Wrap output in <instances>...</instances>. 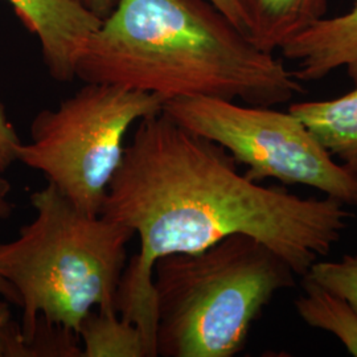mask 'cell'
Segmentation results:
<instances>
[{"instance_id": "ac0fdd59", "label": "cell", "mask_w": 357, "mask_h": 357, "mask_svg": "<svg viewBox=\"0 0 357 357\" xmlns=\"http://www.w3.org/2000/svg\"><path fill=\"white\" fill-rule=\"evenodd\" d=\"M73 1H76L77 4H79L82 8H85L86 11L93 13L103 22L110 13H113L118 0H73Z\"/></svg>"}, {"instance_id": "30bf717a", "label": "cell", "mask_w": 357, "mask_h": 357, "mask_svg": "<svg viewBox=\"0 0 357 357\" xmlns=\"http://www.w3.org/2000/svg\"><path fill=\"white\" fill-rule=\"evenodd\" d=\"M289 112L340 165L357 174V85L332 100L293 103Z\"/></svg>"}, {"instance_id": "7c38bea8", "label": "cell", "mask_w": 357, "mask_h": 357, "mask_svg": "<svg viewBox=\"0 0 357 357\" xmlns=\"http://www.w3.org/2000/svg\"><path fill=\"white\" fill-rule=\"evenodd\" d=\"M301 278L303 294L295 301L298 315L310 327L335 335L348 354L357 357L356 310L308 275Z\"/></svg>"}, {"instance_id": "5b68a950", "label": "cell", "mask_w": 357, "mask_h": 357, "mask_svg": "<svg viewBox=\"0 0 357 357\" xmlns=\"http://www.w3.org/2000/svg\"><path fill=\"white\" fill-rule=\"evenodd\" d=\"M56 109H44L17 162L40 172L85 215L100 216L134 123L163 110L165 98L110 84L84 82Z\"/></svg>"}, {"instance_id": "ba28073f", "label": "cell", "mask_w": 357, "mask_h": 357, "mask_svg": "<svg viewBox=\"0 0 357 357\" xmlns=\"http://www.w3.org/2000/svg\"><path fill=\"white\" fill-rule=\"evenodd\" d=\"M282 56L296 64L294 76L301 82L318 81L344 69L357 85V0L340 16L320 19L281 48Z\"/></svg>"}, {"instance_id": "6da1fadb", "label": "cell", "mask_w": 357, "mask_h": 357, "mask_svg": "<svg viewBox=\"0 0 357 357\" xmlns=\"http://www.w3.org/2000/svg\"><path fill=\"white\" fill-rule=\"evenodd\" d=\"M101 216L139 238L115 308L139 327L156 357L153 278L162 257L202 252L233 234H246L303 277L330 255L354 213L328 196L305 199L249 180L222 146L180 126L162 110L138 122Z\"/></svg>"}, {"instance_id": "8fae6325", "label": "cell", "mask_w": 357, "mask_h": 357, "mask_svg": "<svg viewBox=\"0 0 357 357\" xmlns=\"http://www.w3.org/2000/svg\"><path fill=\"white\" fill-rule=\"evenodd\" d=\"M81 357H153L139 327L115 310H93L82 319Z\"/></svg>"}, {"instance_id": "277c9868", "label": "cell", "mask_w": 357, "mask_h": 357, "mask_svg": "<svg viewBox=\"0 0 357 357\" xmlns=\"http://www.w3.org/2000/svg\"><path fill=\"white\" fill-rule=\"evenodd\" d=\"M291 266L265 243L233 234L153 266L156 356L233 357L273 298L296 284Z\"/></svg>"}, {"instance_id": "8992f818", "label": "cell", "mask_w": 357, "mask_h": 357, "mask_svg": "<svg viewBox=\"0 0 357 357\" xmlns=\"http://www.w3.org/2000/svg\"><path fill=\"white\" fill-rule=\"evenodd\" d=\"M163 113L180 126L222 146L243 175L306 185L347 206H357V174L333 159L299 118L271 106L212 97L168 100Z\"/></svg>"}, {"instance_id": "52a82bcc", "label": "cell", "mask_w": 357, "mask_h": 357, "mask_svg": "<svg viewBox=\"0 0 357 357\" xmlns=\"http://www.w3.org/2000/svg\"><path fill=\"white\" fill-rule=\"evenodd\" d=\"M26 29L38 38L52 78H76V66L102 20L73 0H7Z\"/></svg>"}, {"instance_id": "e0dca14e", "label": "cell", "mask_w": 357, "mask_h": 357, "mask_svg": "<svg viewBox=\"0 0 357 357\" xmlns=\"http://www.w3.org/2000/svg\"><path fill=\"white\" fill-rule=\"evenodd\" d=\"M209 1H212L221 13H225L234 26H238L243 32L246 33L245 16H243L240 0H209Z\"/></svg>"}, {"instance_id": "3957f363", "label": "cell", "mask_w": 357, "mask_h": 357, "mask_svg": "<svg viewBox=\"0 0 357 357\" xmlns=\"http://www.w3.org/2000/svg\"><path fill=\"white\" fill-rule=\"evenodd\" d=\"M35 217L0 243V277L19 295L22 331L36 342L40 321L77 336L90 311L115 310L132 230L77 209L52 184L32 192Z\"/></svg>"}, {"instance_id": "4fadbf2b", "label": "cell", "mask_w": 357, "mask_h": 357, "mask_svg": "<svg viewBox=\"0 0 357 357\" xmlns=\"http://www.w3.org/2000/svg\"><path fill=\"white\" fill-rule=\"evenodd\" d=\"M306 275L342 296L357 311V255H343L339 261L318 259Z\"/></svg>"}, {"instance_id": "5bb4252c", "label": "cell", "mask_w": 357, "mask_h": 357, "mask_svg": "<svg viewBox=\"0 0 357 357\" xmlns=\"http://www.w3.org/2000/svg\"><path fill=\"white\" fill-rule=\"evenodd\" d=\"M10 302L0 301V357H38V351L28 343L20 323L13 319Z\"/></svg>"}, {"instance_id": "7a4b0ae2", "label": "cell", "mask_w": 357, "mask_h": 357, "mask_svg": "<svg viewBox=\"0 0 357 357\" xmlns=\"http://www.w3.org/2000/svg\"><path fill=\"white\" fill-rule=\"evenodd\" d=\"M82 82L277 106L303 94L293 72L257 48L209 0H118L78 59Z\"/></svg>"}, {"instance_id": "9c48e42d", "label": "cell", "mask_w": 357, "mask_h": 357, "mask_svg": "<svg viewBox=\"0 0 357 357\" xmlns=\"http://www.w3.org/2000/svg\"><path fill=\"white\" fill-rule=\"evenodd\" d=\"M246 35L266 53L281 51L328 10V0H240Z\"/></svg>"}, {"instance_id": "2e32d148", "label": "cell", "mask_w": 357, "mask_h": 357, "mask_svg": "<svg viewBox=\"0 0 357 357\" xmlns=\"http://www.w3.org/2000/svg\"><path fill=\"white\" fill-rule=\"evenodd\" d=\"M11 190H13L11 183L3 175H0V218H7L13 213V203L10 202ZM0 296L16 306L20 305V299H19L17 293L13 290L11 284L8 282L4 281L1 277H0Z\"/></svg>"}, {"instance_id": "9a60e30c", "label": "cell", "mask_w": 357, "mask_h": 357, "mask_svg": "<svg viewBox=\"0 0 357 357\" xmlns=\"http://www.w3.org/2000/svg\"><path fill=\"white\" fill-rule=\"evenodd\" d=\"M23 141L10 121L4 103L0 101V175L17 162Z\"/></svg>"}]
</instances>
